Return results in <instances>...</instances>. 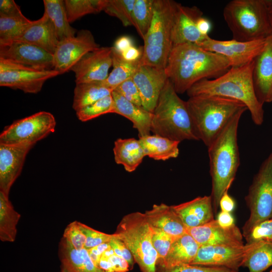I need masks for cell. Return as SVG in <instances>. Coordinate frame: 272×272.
<instances>
[{
    "label": "cell",
    "instance_id": "obj_1",
    "mask_svg": "<svg viewBox=\"0 0 272 272\" xmlns=\"http://www.w3.org/2000/svg\"><path fill=\"white\" fill-rule=\"evenodd\" d=\"M230 67L224 56L188 43L173 46L165 70L176 93L182 94L199 81L216 78Z\"/></svg>",
    "mask_w": 272,
    "mask_h": 272
},
{
    "label": "cell",
    "instance_id": "obj_2",
    "mask_svg": "<svg viewBox=\"0 0 272 272\" xmlns=\"http://www.w3.org/2000/svg\"><path fill=\"white\" fill-rule=\"evenodd\" d=\"M253 60L238 67H231L221 76L203 79L194 84L187 92L190 97L206 95L218 96L238 100L249 111L254 124L263 121V104L258 100L252 79Z\"/></svg>",
    "mask_w": 272,
    "mask_h": 272
},
{
    "label": "cell",
    "instance_id": "obj_3",
    "mask_svg": "<svg viewBox=\"0 0 272 272\" xmlns=\"http://www.w3.org/2000/svg\"><path fill=\"white\" fill-rule=\"evenodd\" d=\"M244 112L236 115L208 147L212 185L211 195L215 213L221 196L230 188L240 165L237 131Z\"/></svg>",
    "mask_w": 272,
    "mask_h": 272
},
{
    "label": "cell",
    "instance_id": "obj_4",
    "mask_svg": "<svg viewBox=\"0 0 272 272\" xmlns=\"http://www.w3.org/2000/svg\"><path fill=\"white\" fill-rule=\"evenodd\" d=\"M186 103L195 133L207 147L236 115L248 110L238 100L214 95L190 97Z\"/></svg>",
    "mask_w": 272,
    "mask_h": 272
},
{
    "label": "cell",
    "instance_id": "obj_5",
    "mask_svg": "<svg viewBox=\"0 0 272 272\" xmlns=\"http://www.w3.org/2000/svg\"><path fill=\"white\" fill-rule=\"evenodd\" d=\"M151 131L153 134L181 142L199 141L186 101L182 100L168 79L153 112Z\"/></svg>",
    "mask_w": 272,
    "mask_h": 272
},
{
    "label": "cell",
    "instance_id": "obj_6",
    "mask_svg": "<svg viewBox=\"0 0 272 272\" xmlns=\"http://www.w3.org/2000/svg\"><path fill=\"white\" fill-rule=\"evenodd\" d=\"M223 17L233 39L250 41L272 34L266 0H232L223 10Z\"/></svg>",
    "mask_w": 272,
    "mask_h": 272
},
{
    "label": "cell",
    "instance_id": "obj_7",
    "mask_svg": "<svg viewBox=\"0 0 272 272\" xmlns=\"http://www.w3.org/2000/svg\"><path fill=\"white\" fill-rule=\"evenodd\" d=\"M178 4L171 0H155L153 18L143 39L141 65L165 68L173 47L172 30Z\"/></svg>",
    "mask_w": 272,
    "mask_h": 272
},
{
    "label": "cell",
    "instance_id": "obj_8",
    "mask_svg": "<svg viewBox=\"0 0 272 272\" xmlns=\"http://www.w3.org/2000/svg\"><path fill=\"white\" fill-rule=\"evenodd\" d=\"M114 233L130 250L142 272H156L159 257L145 214L137 212L124 216Z\"/></svg>",
    "mask_w": 272,
    "mask_h": 272
},
{
    "label": "cell",
    "instance_id": "obj_9",
    "mask_svg": "<svg viewBox=\"0 0 272 272\" xmlns=\"http://www.w3.org/2000/svg\"><path fill=\"white\" fill-rule=\"evenodd\" d=\"M245 200L250 213L242 227L244 237L256 224L272 218V152L254 175Z\"/></svg>",
    "mask_w": 272,
    "mask_h": 272
},
{
    "label": "cell",
    "instance_id": "obj_10",
    "mask_svg": "<svg viewBox=\"0 0 272 272\" xmlns=\"http://www.w3.org/2000/svg\"><path fill=\"white\" fill-rule=\"evenodd\" d=\"M55 125V118L51 113L40 111L5 127L0 134V144L34 145L53 132Z\"/></svg>",
    "mask_w": 272,
    "mask_h": 272
},
{
    "label": "cell",
    "instance_id": "obj_11",
    "mask_svg": "<svg viewBox=\"0 0 272 272\" xmlns=\"http://www.w3.org/2000/svg\"><path fill=\"white\" fill-rule=\"evenodd\" d=\"M53 70H39L0 58V86L19 89L26 93L41 91L48 79L59 75Z\"/></svg>",
    "mask_w": 272,
    "mask_h": 272
},
{
    "label": "cell",
    "instance_id": "obj_12",
    "mask_svg": "<svg viewBox=\"0 0 272 272\" xmlns=\"http://www.w3.org/2000/svg\"><path fill=\"white\" fill-rule=\"evenodd\" d=\"M99 47L91 31L80 30L75 36L58 42L53 55V69L60 75L67 72L84 55Z\"/></svg>",
    "mask_w": 272,
    "mask_h": 272
},
{
    "label": "cell",
    "instance_id": "obj_13",
    "mask_svg": "<svg viewBox=\"0 0 272 272\" xmlns=\"http://www.w3.org/2000/svg\"><path fill=\"white\" fill-rule=\"evenodd\" d=\"M266 38L250 41H239L233 39L216 40L208 36L197 45L226 57L230 61L231 67H238L254 60L263 49Z\"/></svg>",
    "mask_w": 272,
    "mask_h": 272
},
{
    "label": "cell",
    "instance_id": "obj_14",
    "mask_svg": "<svg viewBox=\"0 0 272 272\" xmlns=\"http://www.w3.org/2000/svg\"><path fill=\"white\" fill-rule=\"evenodd\" d=\"M0 58L39 70L53 68L52 54L21 41H0Z\"/></svg>",
    "mask_w": 272,
    "mask_h": 272
},
{
    "label": "cell",
    "instance_id": "obj_15",
    "mask_svg": "<svg viewBox=\"0 0 272 272\" xmlns=\"http://www.w3.org/2000/svg\"><path fill=\"white\" fill-rule=\"evenodd\" d=\"M248 244L200 246L190 264L222 266L238 271L242 266Z\"/></svg>",
    "mask_w": 272,
    "mask_h": 272
},
{
    "label": "cell",
    "instance_id": "obj_16",
    "mask_svg": "<svg viewBox=\"0 0 272 272\" xmlns=\"http://www.w3.org/2000/svg\"><path fill=\"white\" fill-rule=\"evenodd\" d=\"M111 52V47H100L84 55L71 70L76 84L105 80L112 65Z\"/></svg>",
    "mask_w": 272,
    "mask_h": 272
},
{
    "label": "cell",
    "instance_id": "obj_17",
    "mask_svg": "<svg viewBox=\"0 0 272 272\" xmlns=\"http://www.w3.org/2000/svg\"><path fill=\"white\" fill-rule=\"evenodd\" d=\"M132 79L139 89L142 106L153 113L168 79L165 69L140 65Z\"/></svg>",
    "mask_w": 272,
    "mask_h": 272
},
{
    "label": "cell",
    "instance_id": "obj_18",
    "mask_svg": "<svg viewBox=\"0 0 272 272\" xmlns=\"http://www.w3.org/2000/svg\"><path fill=\"white\" fill-rule=\"evenodd\" d=\"M34 145L0 144V191L9 196L20 175L29 151Z\"/></svg>",
    "mask_w": 272,
    "mask_h": 272
},
{
    "label": "cell",
    "instance_id": "obj_19",
    "mask_svg": "<svg viewBox=\"0 0 272 272\" xmlns=\"http://www.w3.org/2000/svg\"><path fill=\"white\" fill-rule=\"evenodd\" d=\"M202 15L196 6H184L178 3L172 30L173 46L188 43L197 44L208 36L201 35L197 28V21Z\"/></svg>",
    "mask_w": 272,
    "mask_h": 272
},
{
    "label": "cell",
    "instance_id": "obj_20",
    "mask_svg": "<svg viewBox=\"0 0 272 272\" xmlns=\"http://www.w3.org/2000/svg\"><path fill=\"white\" fill-rule=\"evenodd\" d=\"M186 233L191 236L200 246L244 245L243 235L236 225L225 229L215 220L200 226L186 228Z\"/></svg>",
    "mask_w": 272,
    "mask_h": 272
},
{
    "label": "cell",
    "instance_id": "obj_21",
    "mask_svg": "<svg viewBox=\"0 0 272 272\" xmlns=\"http://www.w3.org/2000/svg\"><path fill=\"white\" fill-rule=\"evenodd\" d=\"M252 79L257 97L263 104L272 89V34L266 38L263 49L253 60Z\"/></svg>",
    "mask_w": 272,
    "mask_h": 272
},
{
    "label": "cell",
    "instance_id": "obj_22",
    "mask_svg": "<svg viewBox=\"0 0 272 272\" xmlns=\"http://www.w3.org/2000/svg\"><path fill=\"white\" fill-rule=\"evenodd\" d=\"M14 40L35 45L52 55L59 42L54 25L45 13L38 20L32 21L23 33Z\"/></svg>",
    "mask_w": 272,
    "mask_h": 272
},
{
    "label": "cell",
    "instance_id": "obj_23",
    "mask_svg": "<svg viewBox=\"0 0 272 272\" xmlns=\"http://www.w3.org/2000/svg\"><path fill=\"white\" fill-rule=\"evenodd\" d=\"M172 207L186 228L200 226L214 220L211 195Z\"/></svg>",
    "mask_w": 272,
    "mask_h": 272
},
{
    "label": "cell",
    "instance_id": "obj_24",
    "mask_svg": "<svg viewBox=\"0 0 272 272\" xmlns=\"http://www.w3.org/2000/svg\"><path fill=\"white\" fill-rule=\"evenodd\" d=\"M111 96L114 101L113 113L129 120L138 130L139 138L150 135L153 113L128 101L114 90Z\"/></svg>",
    "mask_w": 272,
    "mask_h": 272
},
{
    "label": "cell",
    "instance_id": "obj_25",
    "mask_svg": "<svg viewBox=\"0 0 272 272\" xmlns=\"http://www.w3.org/2000/svg\"><path fill=\"white\" fill-rule=\"evenodd\" d=\"M144 214L151 226L161 229L175 238L186 233V227L172 206L165 203L154 205Z\"/></svg>",
    "mask_w": 272,
    "mask_h": 272
},
{
    "label": "cell",
    "instance_id": "obj_26",
    "mask_svg": "<svg viewBox=\"0 0 272 272\" xmlns=\"http://www.w3.org/2000/svg\"><path fill=\"white\" fill-rule=\"evenodd\" d=\"M58 255L61 266L68 272H105L94 263L87 249L75 248L63 237L59 244Z\"/></svg>",
    "mask_w": 272,
    "mask_h": 272
},
{
    "label": "cell",
    "instance_id": "obj_27",
    "mask_svg": "<svg viewBox=\"0 0 272 272\" xmlns=\"http://www.w3.org/2000/svg\"><path fill=\"white\" fill-rule=\"evenodd\" d=\"M200 246L191 236L185 233L174 241L166 257L158 260L157 266L170 267L190 264Z\"/></svg>",
    "mask_w": 272,
    "mask_h": 272
},
{
    "label": "cell",
    "instance_id": "obj_28",
    "mask_svg": "<svg viewBox=\"0 0 272 272\" xmlns=\"http://www.w3.org/2000/svg\"><path fill=\"white\" fill-rule=\"evenodd\" d=\"M113 150L116 163L128 172L135 171L146 157L139 140L134 138L117 139Z\"/></svg>",
    "mask_w": 272,
    "mask_h": 272
},
{
    "label": "cell",
    "instance_id": "obj_29",
    "mask_svg": "<svg viewBox=\"0 0 272 272\" xmlns=\"http://www.w3.org/2000/svg\"><path fill=\"white\" fill-rule=\"evenodd\" d=\"M146 156L158 161L178 157L180 142L155 134L139 138Z\"/></svg>",
    "mask_w": 272,
    "mask_h": 272
},
{
    "label": "cell",
    "instance_id": "obj_30",
    "mask_svg": "<svg viewBox=\"0 0 272 272\" xmlns=\"http://www.w3.org/2000/svg\"><path fill=\"white\" fill-rule=\"evenodd\" d=\"M113 91L104 81L76 84L73 108L77 111L111 95Z\"/></svg>",
    "mask_w": 272,
    "mask_h": 272
},
{
    "label": "cell",
    "instance_id": "obj_31",
    "mask_svg": "<svg viewBox=\"0 0 272 272\" xmlns=\"http://www.w3.org/2000/svg\"><path fill=\"white\" fill-rule=\"evenodd\" d=\"M43 4L44 13L53 23L59 41L75 36L77 31L68 21L64 1L43 0Z\"/></svg>",
    "mask_w": 272,
    "mask_h": 272
},
{
    "label": "cell",
    "instance_id": "obj_32",
    "mask_svg": "<svg viewBox=\"0 0 272 272\" xmlns=\"http://www.w3.org/2000/svg\"><path fill=\"white\" fill-rule=\"evenodd\" d=\"M242 266L249 272H263L272 265V242L260 241L248 244Z\"/></svg>",
    "mask_w": 272,
    "mask_h": 272
},
{
    "label": "cell",
    "instance_id": "obj_33",
    "mask_svg": "<svg viewBox=\"0 0 272 272\" xmlns=\"http://www.w3.org/2000/svg\"><path fill=\"white\" fill-rule=\"evenodd\" d=\"M20 217V214L15 210L9 196L0 191V239L2 241H15L16 227Z\"/></svg>",
    "mask_w": 272,
    "mask_h": 272
},
{
    "label": "cell",
    "instance_id": "obj_34",
    "mask_svg": "<svg viewBox=\"0 0 272 272\" xmlns=\"http://www.w3.org/2000/svg\"><path fill=\"white\" fill-rule=\"evenodd\" d=\"M111 47L113 69L104 82L108 87L114 90L121 83L132 78L141 64L140 61H126L120 53L113 46Z\"/></svg>",
    "mask_w": 272,
    "mask_h": 272
},
{
    "label": "cell",
    "instance_id": "obj_35",
    "mask_svg": "<svg viewBox=\"0 0 272 272\" xmlns=\"http://www.w3.org/2000/svg\"><path fill=\"white\" fill-rule=\"evenodd\" d=\"M155 0H135L133 10V27L144 39L148 32L154 16Z\"/></svg>",
    "mask_w": 272,
    "mask_h": 272
},
{
    "label": "cell",
    "instance_id": "obj_36",
    "mask_svg": "<svg viewBox=\"0 0 272 272\" xmlns=\"http://www.w3.org/2000/svg\"><path fill=\"white\" fill-rule=\"evenodd\" d=\"M31 22L23 14L15 16L0 15V41L15 40L23 33Z\"/></svg>",
    "mask_w": 272,
    "mask_h": 272
},
{
    "label": "cell",
    "instance_id": "obj_37",
    "mask_svg": "<svg viewBox=\"0 0 272 272\" xmlns=\"http://www.w3.org/2000/svg\"><path fill=\"white\" fill-rule=\"evenodd\" d=\"M103 0H65L64 1L66 15L70 23L82 17L96 14L103 11Z\"/></svg>",
    "mask_w": 272,
    "mask_h": 272
},
{
    "label": "cell",
    "instance_id": "obj_38",
    "mask_svg": "<svg viewBox=\"0 0 272 272\" xmlns=\"http://www.w3.org/2000/svg\"><path fill=\"white\" fill-rule=\"evenodd\" d=\"M135 0H103V11L118 19L124 27L133 26L132 10Z\"/></svg>",
    "mask_w": 272,
    "mask_h": 272
},
{
    "label": "cell",
    "instance_id": "obj_39",
    "mask_svg": "<svg viewBox=\"0 0 272 272\" xmlns=\"http://www.w3.org/2000/svg\"><path fill=\"white\" fill-rule=\"evenodd\" d=\"M114 101L111 94L76 111L78 119L83 122L101 115L113 113Z\"/></svg>",
    "mask_w": 272,
    "mask_h": 272
},
{
    "label": "cell",
    "instance_id": "obj_40",
    "mask_svg": "<svg viewBox=\"0 0 272 272\" xmlns=\"http://www.w3.org/2000/svg\"><path fill=\"white\" fill-rule=\"evenodd\" d=\"M244 238L246 244L260 241L272 242V218L256 224Z\"/></svg>",
    "mask_w": 272,
    "mask_h": 272
},
{
    "label": "cell",
    "instance_id": "obj_41",
    "mask_svg": "<svg viewBox=\"0 0 272 272\" xmlns=\"http://www.w3.org/2000/svg\"><path fill=\"white\" fill-rule=\"evenodd\" d=\"M151 228L153 246L158 253V259H163L167 255L173 242L177 238L161 229L152 226Z\"/></svg>",
    "mask_w": 272,
    "mask_h": 272
},
{
    "label": "cell",
    "instance_id": "obj_42",
    "mask_svg": "<svg viewBox=\"0 0 272 272\" xmlns=\"http://www.w3.org/2000/svg\"><path fill=\"white\" fill-rule=\"evenodd\" d=\"M79 225L86 238L84 248L87 249L103 243H109L112 239L117 238L115 233L108 234L101 232L81 222H79Z\"/></svg>",
    "mask_w": 272,
    "mask_h": 272
},
{
    "label": "cell",
    "instance_id": "obj_43",
    "mask_svg": "<svg viewBox=\"0 0 272 272\" xmlns=\"http://www.w3.org/2000/svg\"><path fill=\"white\" fill-rule=\"evenodd\" d=\"M156 272H238L222 266L181 264L170 267L157 266Z\"/></svg>",
    "mask_w": 272,
    "mask_h": 272
},
{
    "label": "cell",
    "instance_id": "obj_44",
    "mask_svg": "<svg viewBox=\"0 0 272 272\" xmlns=\"http://www.w3.org/2000/svg\"><path fill=\"white\" fill-rule=\"evenodd\" d=\"M63 237L77 249L85 247L86 238L80 228L79 222L75 221L69 224L64 231Z\"/></svg>",
    "mask_w": 272,
    "mask_h": 272
},
{
    "label": "cell",
    "instance_id": "obj_45",
    "mask_svg": "<svg viewBox=\"0 0 272 272\" xmlns=\"http://www.w3.org/2000/svg\"><path fill=\"white\" fill-rule=\"evenodd\" d=\"M114 90L128 101L137 105L142 106L139 89L132 78L121 83Z\"/></svg>",
    "mask_w": 272,
    "mask_h": 272
},
{
    "label": "cell",
    "instance_id": "obj_46",
    "mask_svg": "<svg viewBox=\"0 0 272 272\" xmlns=\"http://www.w3.org/2000/svg\"><path fill=\"white\" fill-rule=\"evenodd\" d=\"M109 243L115 254L124 258L128 263L130 268L132 269L135 261L131 252L124 243L118 238L112 239Z\"/></svg>",
    "mask_w": 272,
    "mask_h": 272
},
{
    "label": "cell",
    "instance_id": "obj_47",
    "mask_svg": "<svg viewBox=\"0 0 272 272\" xmlns=\"http://www.w3.org/2000/svg\"><path fill=\"white\" fill-rule=\"evenodd\" d=\"M0 15L15 16L23 15L20 7L13 0L0 1Z\"/></svg>",
    "mask_w": 272,
    "mask_h": 272
},
{
    "label": "cell",
    "instance_id": "obj_48",
    "mask_svg": "<svg viewBox=\"0 0 272 272\" xmlns=\"http://www.w3.org/2000/svg\"><path fill=\"white\" fill-rule=\"evenodd\" d=\"M143 53V47L138 48L133 45L120 54L123 58L126 61L138 62L141 60Z\"/></svg>",
    "mask_w": 272,
    "mask_h": 272
},
{
    "label": "cell",
    "instance_id": "obj_49",
    "mask_svg": "<svg viewBox=\"0 0 272 272\" xmlns=\"http://www.w3.org/2000/svg\"><path fill=\"white\" fill-rule=\"evenodd\" d=\"M108 258L112 264L114 272H126L130 268L128 263L124 258L115 253L108 257Z\"/></svg>",
    "mask_w": 272,
    "mask_h": 272
},
{
    "label": "cell",
    "instance_id": "obj_50",
    "mask_svg": "<svg viewBox=\"0 0 272 272\" xmlns=\"http://www.w3.org/2000/svg\"><path fill=\"white\" fill-rule=\"evenodd\" d=\"M109 243H103L88 250L89 254L94 263L98 266L100 259L104 252L110 248Z\"/></svg>",
    "mask_w": 272,
    "mask_h": 272
},
{
    "label": "cell",
    "instance_id": "obj_51",
    "mask_svg": "<svg viewBox=\"0 0 272 272\" xmlns=\"http://www.w3.org/2000/svg\"><path fill=\"white\" fill-rule=\"evenodd\" d=\"M229 189H227L221 196L219 201V207L221 211L230 213L234 209L235 203L234 199L228 194Z\"/></svg>",
    "mask_w": 272,
    "mask_h": 272
},
{
    "label": "cell",
    "instance_id": "obj_52",
    "mask_svg": "<svg viewBox=\"0 0 272 272\" xmlns=\"http://www.w3.org/2000/svg\"><path fill=\"white\" fill-rule=\"evenodd\" d=\"M132 46L133 43L132 38L128 36L124 35L115 40L113 47L119 53H121Z\"/></svg>",
    "mask_w": 272,
    "mask_h": 272
},
{
    "label": "cell",
    "instance_id": "obj_53",
    "mask_svg": "<svg viewBox=\"0 0 272 272\" xmlns=\"http://www.w3.org/2000/svg\"><path fill=\"white\" fill-rule=\"evenodd\" d=\"M217 222L222 228L228 229L235 225L234 220L230 213L221 211L218 215Z\"/></svg>",
    "mask_w": 272,
    "mask_h": 272
},
{
    "label": "cell",
    "instance_id": "obj_54",
    "mask_svg": "<svg viewBox=\"0 0 272 272\" xmlns=\"http://www.w3.org/2000/svg\"><path fill=\"white\" fill-rule=\"evenodd\" d=\"M197 28L201 35L204 37L209 36L212 25L210 20L203 16L200 17L196 22Z\"/></svg>",
    "mask_w": 272,
    "mask_h": 272
},
{
    "label": "cell",
    "instance_id": "obj_55",
    "mask_svg": "<svg viewBox=\"0 0 272 272\" xmlns=\"http://www.w3.org/2000/svg\"><path fill=\"white\" fill-rule=\"evenodd\" d=\"M270 23L272 27V0H266Z\"/></svg>",
    "mask_w": 272,
    "mask_h": 272
},
{
    "label": "cell",
    "instance_id": "obj_56",
    "mask_svg": "<svg viewBox=\"0 0 272 272\" xmlns=\"http://www.w3.org/2000/svg\"><path fill=\"white\" fill-rule=\"evenodd\" d=\"M272 102V89L266 100V102Z\"/></svg>",
    "mask_w": 272,
    "mask_h": 272
},
{
    "label": "cell",
    "instance_id": "obj_57",
    "mask_svg": "<svg viewBox=\"0 0 272 272\" xmlns=\"http://www.w3.org/2000/svg\"><path fill=\"white\" fill-rule=\"evenodd\" d=\"M61 272H68V271L64 267L61 266Z\"/></svg>",
    "mask_w": 272,
    "mask_h": 272
},
{
    "label": "cell",
    "instance_id": "obj_58",
    "mask_svg": "<svg viewBox=\"0 0 272 272\" xmlns=\"http://www.w3.org/2000/svg\"><path fill=\"white\" fill-rule=\"evenodd\" d=\"M269 272H272V269Z\"/></svg>",
    "mask_w": 272,
    "mask_h": 272
}]
</instances>
